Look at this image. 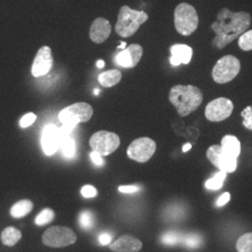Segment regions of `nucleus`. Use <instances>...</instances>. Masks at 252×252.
<instances>
[{
	"instance_id": "18",
	"label": "nucleus",
	"mask_w": 252,
	"mask_h": 252,
	"mask_svg": "<svg viewBox=\"0 0 252 252\" xmlns=\"http://www.w3.org/2000/svg\"><path fill=\"white\" fill-rule=\"evenodd\" d=\"M220 147L224 153L234 158H238L241 153L240 141L234 135H227L223 136Z\"/></svg>"
},
{
	"instance_id": "34",
	"label": "nucleus",
	"mask_w": 252,
	"mask_h": 252,
	"mask_svg": "<svg viewBox=\"0 0 252 252\" xmlns=\"http://www.w3.org/2000/svg\"><path fill=\"white\" fill-rule=\"evenodd\" d=\"M230 199H231V194H230V192H224L222 195H220L219 199L217 200L216 202V207H223V206H225L226 204L230 201Z\"/></svg>"
},
{
	"instance_id": "19",
	"label": "nucleus",
	"mask_w": 252,
	"mask_h": 252,
	"mask_svg": "<svg viewBox=\"0 0 252 252\" xmlns=\"http://www.w3.org/2000/svg\"><path fill=\"white\" fill-rule=\"evenodd\" d=\"M122 80V72L118 69H111L101 73L98 76V81L101 86L110 88L115 86Z\"/></svg>"
},
{
	"instance_id": "13",
	"label": "nucleus",
	"mask_w": 252,
	"mask_h": 252,
	"mask_svg": "<svg viewBox=\"0 0 252 252\" xmlns=\"http://www.w3.org/2000/svg\"><path fill=\"white\" fill-rule=\"evenodd\" d=\"M41 146L46 155L56 153L61 147V134L59 128L54 125L45 126L41 135Z\"/></svg>"
},
{
	"instance_id": "26",
	"label": "nucleus",
	"mask_w": 252,
	"mask_h": 252,
	"mask_svg": "<svg viewBox=\"0 0 252 252\" xmlns=\"http://www.w3.org/2000/svg\"><path fill=\"white\" fill-rule=\"evenodd\" d=\"M79 224L83 230L89 231L94 226V216L90 210H83L79 216Z\"/></svg>"
},
{
	"instance_id": "38",
	"label": "nucleus",
	"mask_w": 252,
	"mask_h": 252,
	"mask_svg": "<svg viewBox=\"0 0 252 252\" xmlns=\"http://www.w3.org/2000/svg\"><path fill=\"white\" fill-rule=\"evenodd\" d=\"M96 65H97V67H98V68H103V67H104V65H105V62H104L103 60H99V61L97 62V64H96Z\"/></svg>"
},
{
	"instance_id": "14",
	"label": "nucleus",
	"mask_w": 252,
	"mask_h": 252,
	"mask_svg": "<svg viewBox=\"0 0 252 252\" xmlns=\"http://www.w3.org/2000/svg\"><path fill=\"white\" fill-rule=\"evenodd\" d=\"M143 48L138 44H131L117 54L116 62L119 65L126 68L135 67L141 60Z\"/></svg>"
},
{
	"instance_id": "5",
	"label": "nucleus",
	"mask_w": 252,
	"mask_h": 252,
	"mask_svg": "<svg viewBox=\"0 0 252 252\" xmlns=\"http://www.w3.org/2000/svg\"><path fill=\"white\" fill-rule=\"evenodd\" d=\"M93 114L94 109L91 105L84 102H79L62 109L59 112L58 119L63 125L75 128L78 124L88 122Z\"/></svg>"
},
{
	"instance_id": "39",
	"label": "nucleus",
	"mask_w": 252,
	"mask_h": 252,
	"mask_svg": "<svg viewBox=\"0 0 252 252\" xmlns=\"http://www.w3.org/2000/svg\"><path fill=\"white\" fill-rule=\"evenodd\" d=\"M126 42H124V41H123V42H122V44H121V45L118 46V49H124V50H125V49H126Z\"/></svg>"
},
{
	"instance_id": "35",
	"label": "nucleus",
	"mask_w": 252,
	"mask_h": 252,
	"mask_svg": "<svg viewBox=\"0 0 252 252\" xmlns=\"http://www.w3.org/2000/svg\"><path fill=\"white\" fill-rule=\"evenodd\" d=\"M91 159L93 160V162L95 164V165H97V166H101V165H103L104 164V161H103V159H102V156L98 154L97 153H95V152H92L91 153Z\"/></svg>"
},
{
	"instance_id": "8",
	"label": "nucleus",
	"mask_w": 252,
	"mask_h": 252,
	"mask_svg": "<svg viewBox=\"0 0 252 252\" xmlns=\"http://www.w3.org/2000/svg\"><path fill=\"white\" fill-rule=\"evenodd\" d=\"M93 152L101 156H108L114 153L121 144V139L115 133L108 131H98L91 136L89 141Z\"/></svg>"
},
{
	"instance_id": "25",
	"label": "nucleus",
	"mask_w": 252,
	"mask_h": 252,
	"mask_svg": "<svg viewBox=\"0 0 252 252\" xmlns=\"http://www.w3.org/2000/svg\"><path fill=\"white\" fill-rule=\"evenodd\" d=\"M55 213L52 208L46 207L43 210H41V212H39L36 215L35 219V223L37 226H44L50 222H52L54 220Z\"/></svg>"
},
{
	"instance_id": "3",
	"label": "nucleus",
	"mask_w": 252,
	"mask_h": 252,
	"mask_svg": "<svg viewBox=\"0 0 252 252\" xmlns=\"http://www.w3.org/2000/svg\"><path fill=\"white\" fill-rule=\"evenodd\" d=\"M149 15L143 10H135L128 6H123L118 15L115 30L122 37H130L135 35L141 25L147 22Z\"/></svg>"
},
{
	"instance_id": "33",
	"label": "nucleus",
	"mask_w": 252,
	"mask_h": 252,
	"mask_svg": "<svg viewBox=\"0 0 252 252\" xmlns=\"http://www.w3.org/2000/svg\"><path fill=\"white\" fill-rule=\"evenodd\" d=\"M119 191L122 192V193H135L137 191H139L141 188L137 185H128V186H120L119 188Z\"/></svg>"
},
{
	"instance_id": "27",
	"label": "nucleus",
	"mask_w": 252,
	"mask_h": 252,
	"mask_svg": "<svg viewBox=\"0 0 252 252\" xmlns=\"http://www.w3.org/2000/svg\"><path fill=\"white\" fill-rule=\"evenodd\" d=\"M236 250L238 252H252V233H247L238 238Z\"/></svg>"
},
{
	"instance_id": "2",
	"label": "nucleus",
	"mask_w": 252,
	"mask_h": 252,
	"mask_svg": "<svg viewBox=\"0 0 252 252\" xmlns=\"http://www.w3.org/2000/svg\"><path fill=\"white\" fill-rule=\"evenodd\" d=\"M168 97L181 117L194 112L204 98L202 91L193 85H175L169 91Z\"/></svg>"
},
{
	"instance_id": "32",
	"label": "nucleus",
	"mask_w": 252,
	"mask_h": 252,
	"mask_svg": "<svg viewBox=\"0 0 252 252\" xmlns=\"http://www.w3.org/2000/svg\"><path fill=\"white\" fill-rule=\"evenodd\" d=\"M36 120V115L34 113H27L24 115L22 119L20 120V126L22 128H27L34 124V122Z\"/></svg>"
},
{
	"instance_id": "36",
	"label": "nucleus",
	"mask_w": 252,
	"mask_h": 252,
	"mask_svg": "<svg viewBox=\"0 0 252 252\" xmlns=\"http://www.w3.org/2000/svg\"><path fill=\"white\" fill-rule=\"evenodd\" d=\"M111 239H112V236H111V234H108V233H103V234L99 235V242L103 246L109 245L111 242Z\"/></svg>"
},
{
	"instance_id": "17",
	"label": "nucleus",
	"mask_w": 252,
	"mask_h": 252,
	"mask_svg": "<svg viewBox=\"0 0 252 252\" xmlns=\"http://www.w3.org/2000/svg\"><path fill=\"white\" fill-rule=\"evenodd\" d=\"M170 63L174 66H178L181 63L188 64L192 58V49L185 44H176L170 48Z\"/></svg>"
},
{
	"instance_id": "15",
	"label": "nucleus",
	"mask_w": 252,
	"mask_h": 252,
	"mask_svg": "<svg viewBox=\"0 0 252 252\" xmlns=\"http://www.w3.org/2000/svg\"><path fill=\"white\" fill-rule=\"evenodd\" d=\"M111 33V26L107 19H95L90 28V38L94 43H103L108 38Z\"/></svg>"
},
{
	"instance_id": "37",
	"label": "nucleus",
	"mask_w": 252,
	"mask_h": 252,
	"mask_svg": "<svg viewBox=\"0 0 252 252\" xmlns=\"http://www.w3.org/2000/svg\"><path fill=\"white\" fill-rule=\"evenodd\" d=\"M190 149H191V144L190 143H186V144L182 147V152L183 153H187V152H189Z\"/></svg>"
},
{
	"instance_id": "22",
	"label": "nucleus",
	"mask_w": 252,
	"mask_h": 252,
	"mask_svg": "<svg viewBox=\"0 0 252 252\" xmlns=\"http://www.w3.org/2000/svg\"><path fill=\"white\" fill-rule=\"evenodd\" d=\"M60 148L62 149L64 157L73 158L75 156L76 145H75V141L71 136V134H69V135L61 134V147Z\"/></svg>"
},
{
	"instance_id": "12",
	"label": "nucleus",
	"mask_w": 252,
	"mask_h": 252,
	"mask_svg": "<svg viewBox=\"0 0 252 252\" xmlns=\"http://www.w3.org/2000/svg\"><path fill=\"white\" fill-rule=\"evenodd\" d=\"M53 65L54 57L52 54V50L48 46H43L38 50L36 54L32 64L31 72L34 77L39 78L50 72Z\"/></svg>"
},
{
	"instance_id": "1",
	"label": "nucleus",
	"mask_w": 252,
	"mask_h": 252,
	"mask_svg": "<svg viewBox=\"0 0 252 252\" xmlns=\"http://www.w3.org/2000/svg\"><path fill=\"white\" fill-rule=\"evenodd\" d=\"M251 24L252 16L246 11L234 12L226 8L220 9L217 15L216 22L211 25L212 30L216 34L212 40V46L222 50L246 32Z\"/></svg>"
},
{
	"instance_id": "29",
	"label": "nucleus",
	"mask_w": 252,
	"mask_h": 252,
	"mask_svg": "<svg viewBox=\"0 0 252 252\" xmlns=\"http://www.w3.org/2000/svg\"><path fill=\"white\" fill-rule=\"evenodd\" d=\"M238 46L243 51H252V30L246 31L240 36L238 39Z\"/></svg>"
},
{
	"instance_id": "4",
	"label": "nucleus",
	"mask_w": 252,
	"mask_h": 252,
	"mask_svg": "<svg viewBox=\"0 0 252 252\" xmlns=\"http://www.w3.org/2000/svg\"><path fill=\"white\" fill-rule=\"evenodd\" d=\"M174 23L176 30L180 35H191L197 29L199 25V17L196 9L188 3H180L175 9Z\"/></svg>"
},
{
	"instance_id": "6",
	"label": "nucleus",
	"mask_w": 252,
	"mask_h": 252,
	"mask_svg": "<svg viewBox=\"0 0 252 252\" xmlns=\"http://www.w3.org/2000/svg\"><path fill=\"white\" fill-rule=\"evenodd\" d=\"M240 61L234 55H225L213 67L212 78L217 83L224 84L233 81L240 71Z\"/></svg>"
},
{
	"instance_id": "10",
	"label": "nucleus",
	"mask_w": 252,
	"mask_h": 252,
	"mask_svg": "<svg viewBox=\"0 0 252 252\" xmlns=\"http://www.w3.org/2000/svg\"><path fill=\"white\" fill-rule=\"evenodd\" d=\"M207 159L213 165L220 169V171L234 173L237 167V158L232 157L224 153L220 146L213 145L207 151Z\"/></svg>"
},
{
	"instance_id": "28",
	"label": "nucleus",
	"mask_w": 252,
	"mask_h": 252,
	"mask_svg": "<svg viewBox=\"0 0 252 252\" xmlns=\"http://www.w3.org/2000/svg\"><path fill=\"white\" fill-rule=\"evenodd\" d=\"M181 239H182V234L175 231L165 232L164 234H162L161 237L162 243L166 246H176L178 244H181Z\"/></svg>"
},
{
	"instance_id": "23",
	"label": "nucleus",
	"mask_w": 252,
	"mask_h": 252,
	"mask_svg": "<svg viewBox=\"0 0 252 252\" xmlns=\"http://www.w3.org/2000/svg\"><path fill=\"white\" fill-rule=\"evenodd\" d=\"M225 172L220 171L217 173L216 175L207 180L205 186L206 188L208 189H211V190H217V189H221L222 186H223V183H224V180L226 179Z\"/></svg>"
},
{
	"instance_id": "24",
	"label": "nucleus",
	"mask_w": 252,
	"mask_h": 252,
	"mask_svg": "<svg viewBox=\"0 0 252 252\" xmlns=\"http://www.w3.org/2000/svg\"><path fill=\"white\" fill-rule=\"evenodd\" d=\"M181 244L189 249H197L202 246L203 238L197 234H189L182 235Z\"/></svg>"
},
{
	"instance_id": "9",
	"label": "nucleus",
	"mask_w": 252,
	"mask_h": 252,
	"mask_svg": "<svg viewBox=\"0 0 252 252\" xmlns=\"http://www.w3.org/2000/svg\"><path fill=\"white\" fill-rule=\"evenodd\" d=\"M156 151V143L150 137L135 139L127 149V156L137 162H148Z\"/></svg>"
},
{
	"instance_id": "40",
	"label": "nucleus",
	"mask_w": 252,
	"mask_h": 252,
	"mask_svg": "<svg viewBox=\"0 0 252 252\" xmlns=\"http://www.w3.org/2000/svg\"><path fill=\"white\" fill-rule=\"evenodd\" d=\"M98 93H99V90H98V89H95V90L94 91V94L95 95H97V94H98Z\"/></svg>"
},
{
	"instance_id": "31",
	"label": "nucleus",
	"mask_w": 252,
	"mask_h": 252,
	"mask_svg": "<svg viewBox=\"0 0 252 252\" xmlns=\"http://www.w3.org/2000/svg\"><path fill=\"white\" fill-rule=\"evenodd\" d=\"M81 193L84 198H94L97 195V190L92 185H84L81 188Z\"/></svg>"
},
{
	"instance_id": "30",
	"label": "nucleus",
	"mask_w": 252,
	"mask_h": 252,
	"mask_svg": "<svg viewBox=\"0 0 252 252\" xmlns=\"http://www.w3.org/2000/svg\"><path fill=\"white\" fill-rule=\"evenodd\" d=\"M241 117L243 118V126L252 131V106L244 108L241 111Z\"/></svg>"
},
{
	"instance_id": "20",
	"label": "nucleus",
	"mask_w": 252,
	"mask_h": 252,
	"mask_svg": "<svg viewBox=\"0 0 252 252\" xmlns=\"http://www.w3.org/2000/svg\"><path fill=\"white\" fill-rule=\"evenodd\" d=\"M33 203L28 199H23L15 203L10 208V215L15 219H21L28 215L33 209Z\"/></svg>"
},
{
	"instance_id": "11",
	"label": "nucleus",
	"mask_w": 252,
	"mask_h": 252,
	"mask_svg": "<svg viewBox=\"0 0 252 252\" xmlns=\"http://www.w3.org/2000/svg\"><path fill=\"white\" fill-rule=\"evenodd\" d=\"M234 110L233 102L225 97L212 100L207 104L205 116L208 121L219 123L230 117Z\"/></svg>"
},
{
	"instance_id": "21",
	"label": "nucleus",
	"mask_w": 252,
	"mask_h": 252,
	"mask_svg": "<svg viewBox=\"0 0 252 252\" xmlns=\"http://www.w3.org/2000/svg\"><path fill=\"white\" fill-rule=\"evenodd\" d=\"M22 239L21 231L12 226L7 227L1 233V241L3 245L8 247H13Z\"/></svg>"
},
{
	"instance_id": "16",
	"label": "nucleus",
	"mask_w": 252,
	"mask_h": 252,
	"mask_svg": "<svg viewBox=\"0 0 252 252\" xmlns=\"http://www.w3.org/2000/svg\"><path fill=\"white\" fill-rule=\"evenodd\" d=\"M109 249L114 252H138L142 249V242L132 235H123L110 244Z\"/></svg>"
},
{
	"instance_id": "7",
	"label": "nucleus",
	"mask_w": 252,
	"mask_h": 252,
	"mask_svg": "<svg viewBox=\"0 0 252 252\" xmlns=\"http://www.w3.org/2000/svg\"><path fill=\"white\" fill-rule=\"evenodd\" d=\"M77 235L72 229L63 226H53L42 234V243L50 248H64L76 243Z\"/></svg>"
}]
</instances>
